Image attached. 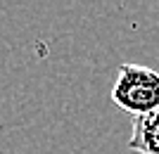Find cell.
I'll return each mask as SVG.
<instances>
[{
    "label": "cell",
    "mask_w": 159,
    "mask_h": 154,
    "mask_svg": "<svg viewBox=\"0 0 159 154\" xmlns=\"http://www.w3.org/2000/svg\"><path fill=\"white\" fill-rule=\"evenodd\" d=\"M112 100L138 119L159 109V71L143 64H121L112 86Z\"/></svg>",
    "instance_id": "1"
},
{
    "label": "cell",
    "mask_w": 159,
    "mask_h": 154,
    "mask_svg": "<svg viewBox=\"0 0 159 154\" xmlns=\"http://www.w3.org/2000/svg\"><path fill=\"white\" fill-rule=\"evenodd\" d=\"M128 147L138 154H159V109L133 119V135Z\"/></svg>",
    "instance_id": "2"
}]
</instances>
